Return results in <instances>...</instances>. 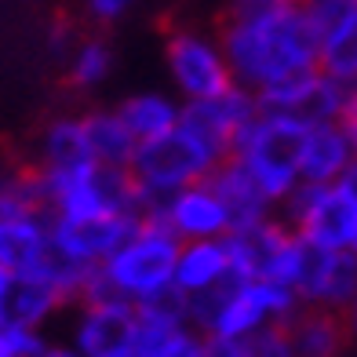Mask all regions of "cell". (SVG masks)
<instances>
[{"mask_svg":"<svg viewBox=\"0 0 357 357\" xmlns=\"http://www.w3.org/2000/svg\"><path fill=\"white\" fill-rule=\"evenodd\" d=\"M135 4H139V0H88V11L99 22H117L121 15H128Z\"/></svg>","mask_w":357,"mask_h":357,"instance_id":"f546056e","label":"cell"},{"mask_svg":"<svg viewBox=\"0 0 357 357\" xmlns=\"http://www.w3.org/2000/svg\"><path fill=\"white\" fill-rule=\"evenodd\" d=\"M230 263L237 278H255V281H278V284H296V273L303 263V237L291 234V226L273 222L270 215L237 226L226 234ZM296 291V288H291Z\"/></svg>","mask_w":357,"mask_h":357,"instance_id":"52a82bcc","label":"cell"},{"mask_svg":"<svg viewBox=\"0 0 357 357\" xmlns=\"http://www.w3.org/2000/svg\"><path fill=\"white\" fill-rule=\"evenodd\" d=\"M288 343L296 357H339L347 347V324L335 310H317V306H299L291 321L284 324Z\"/></svg>","mask_w":357,"mask_h":357,"instance_id":"44dd1931","label":"cell"},{"mask_svg":"<svg viewBox=\"0 0 357 357\" xmlns=\"http://www.w3.org/2000/svg\"><path fill=\"white\" fill-rule=\"evenodd\" d=\"M219 44L234 84L252 95L317 66V33L299 0H230Z\"/></svg>","mask_w":357,"mask_h":357,"instance_id":"6da1fadb","label":"cell"},{"mask_svg":"<svg viewBox=\"0 0 357 357\" xmlns=\"http://www.w3.org/2000/svg\"><path fill=\"white\" fill-rule=\"evenodd\" d=\"M339 186H343V190L350 193V197L357 201V160H354V165L343 172V178H339Z\"/></svg>","mask_w":357,"mask_h":357,"instance_id":"e575fe53","label":"cell"},{"mask_svg":"<svg viewBox=\"0 0 357 357\" xmlns=\"http://www.w3.org/2000/svg\"><path fill=\"white\" fill-rule=\"evenodd\" d=\"M219 160H226V157L215 153L201 135H193L183 121L168 128L165 135L139 142L132 160H128V175H132V183L139 190V212L150 201L165 197V193H172L178 186L208 178Z\"/></svg>","mask_w":357,"mask_h":357,"instance_id":"5b68a950","label":"cell"},{"mask_svg":"<svg viewBox=\"0 0 357 357\" xmlns=\"http://www.w3.org/2000/svg\"><path fill=\"white\" fill-rule=\"evenodd\" d=\"M175 252L178 241L153 219H139V226L113 248L99 266L91 270V281L84 299L91 296H113L124 303H146L172 288L175 273Z\"/></svg>","mask_w":357,"mask_h":357,"instance_id":"7a4b0ae2","label":"cell"},{"mask_svg":"<svg viewBox=\"0 0 357 357\" xmlns=\"http://www.w3.org/2000/svg\"><path fill=\"white\" fill-rule=\"evenodd\" d=\"M55 252L52 215L47 208L0 215V270L8 273H40Z\"/></svg>","mask_w":357,"mask_h":357,"instance_id":"2e32d148","label":"cell"},{"mask_svg":"<svg viewBox=\"0 0 357 357\" xmlns=\"http://www.w3.org/2000/svg\"><path fill=\"white\" fill-rule=\"evenodd\" d=\"M121 121L128 124V132H132L139 142L153 139V135H165L168 128L178 124L183 117V102H175L172 95L165 91H135L128 95V99L117 106Z\"/></svg>","mask_w":357,"mask_h":357,"instance_id":"603a6c76","label":"cell"},{"mask_svg":"<svg viewBox=\"0 0 357 357\" xmlns=\"http://www.w3.org/2000/svg\"><path fill=\"white\" fill-rule=\"evenodd\" d=\"M350 252L357 255V230H354V241H350Z\"/></svg>","mask_w":357,"mask_h":357,"instance_id":"8d00e7d4","label":"cell"},{"mask_svg":"<svg viewBox=\"0 0 357 357\" xmlns=\"http://www.w3.org/2000/svg\"><path fill=\"white\" fill-rule=\"evenodd\" d=\"M62 306L66 299L52 281L37 278V273H11L4 299H0V321L19 324V328H44Z\"/></svg>","mask_w":357,"mask_h":357,"instance_id":"d6986e66","label":"cell"},{"mask_svg":"<svg viewBox=\"0 0 357 357\" xmlns=\"http://www.w3.org/2000/svg\"><path fill=\"white\" fill-rule=\"evenodd\" d=\"M91 146L84 132V117H59L47 124L40 139V172H73L80 165H91Z\"/></svg>","mask_w":357,"mask_h":357,"instance_id":"7402d4cb","label":"cell"},{"mask_svg":"<svg viewBox=\"0 0 357 357\" xmlns=\"http://www.w3.org/2000/svg\"><path fill=\"white\" fill-rule=\"evenodd\" d=\"M291 288L303 306L339 314L357 296V255L350 248H317L303 241V263Z\"/></svg>","mask_w":357,"mask_h":357,"instance_id":"4fadbf2b","label":"cell"},{"mask_svg":"<svg viewBox=\"0 0 357 357\" xmlns=\"http://www.w3.org/2000/svg\"><path fill=\"white\" fill-rule=\"evenodd\" d=\"M139 219H142L139 212H99V215H80V219H52V241L66 259L95 270L135 230Z\"/></svg>","mask_w":357,"mask_h":357,"instance_id":"5bb4252c","label":"cell"},{"mask_svg":"<svg viewBox=\"0 0 357 357\" xmlns=\"http://www.w3.org/2000/svg\"><path fill=\"white\" fill-rule=\"evenodd\" d=\"M208 183L215 186V193H219V201H222V208H226V215H230L234 230H237V226H248V222L266 219L270 208H273V204L266 201V193L252 183V175L241 168L234 157L219 160L215 172L208 175Z\"/></svg>","mask_w":357,"mask_h":357,"instance_id":"ffe728a7","label":"cell"},{"mask_svg":"<svg viewBox=\"0 0 357 357\" xmlns=\"http://www.w3.org/2000/svg\"><path fill=\"white\" fill-rule=\"evenodd\" d=\"M135 335L139 310L132 303L113 296H91L73 321L70 343L84 357H135Z\"/></svg>","mask_w":357,"mask_h":357,"instance_id":"8fae6325","label":"cell"},{"mask_svg":"<svg viewBox=\"0 0 357 357\" xmlns=\"http://www.w3.org/2000/svg\"><path fill=\"white\" fill-rule=\"evenodd\" d=\"M317 70L339 84H357V8L317 33Z\"/></svg>","mask_w":357,"mask_h":357,"instance_id":"cb8c5ba5","label":"cell"},{"mask_svg":"<svg viewBox=\"0 0 357 357\" xmlns=\"http://www.w3.org/2000/svg\"><path fill=\"white\" fill-rule=\"evenodd\" d=\"M357 160V142L343 121L306 124L299 150V183H339Z\"/></svg>","mask_w":357,"mask_h":357,"instance_id":"ac0fdd59","label":"cell"},{"mask_svg":"<svg viewBox=\"0 0 357 357\" xmlns=\"http://www.w3.org/2000/svg\"><path fill=\"white\" fill-rule=\"evenodd\" d=\"M347 124V132L354 135V142H357V84H350L347 88V106H343V117H339Z\"/></svg>","mask_w":357,"mask_h":357,"instance_id":"1f68e13d","label":"cell"},{"mask_svg":"<svg viewBox=\"0 0 357 357\" xmlns=\"http://www.w3.org/2000/svg\"><path fill=\"white\" fill-rule=\"evenodd\" d=\"M259 113V102L248 88L241 84H230L222 88L219 95H208V99H193V102H183V121L193 135H201L215 153L230 157V146L234 139L241 135L252 117Z\"/></svg>","mask_w":357,"mask_h":357,"instance_id":"9a60e30c","label":"cell"},{"mask_svg":"<svg viewBox=\"0 0 357 357\" xmlns=\"http://www.w3.org/2000/svg\"><path fill=\"white\" fill-rule=\"evenodd\" d=\"M40 197L52 219H80L99 212H139V190L128 168H106L99 160L73 172H37ZM142 215V212H139Z\"/></svg>","mask_w":357,"mask_h":357,"instance_id":"8992f818","label":"cell"},{"mask_svg":"<svg viewBox=\"0 0 357 357\" xmlns=\"http://www.w3.org/2000/svg\"><path fill=\"white\" fill-rule=\"evenodd\" d=\"M84 132H88V146L91 157L106 168H128L139 139L128 132V124L121 121L117 109H95L84 117Z\"/></svg>","mask_w":357,"mask_h":357,"instance_id":"d4e9b609","label":"cell"},{"mask_svg":"<svg viewBox=\"0 0 357 357\" xmlns=\"http://www.w3.org/2000/svg\"><path fill=\"white\" fill-rule=\"evenodd\" d=\"M284 204L291 234L306 245L350 248L357 230V201L339 183H299Z\"/></svg>","mask_w":357,"mask_h":357,"instance_id":"ba28073f","label":"cell"},{"mask_svg":"<svg viewBox=\"0 0 357 357\" xmlns=\"http://www.w3.org/2000/svg\"><path fill=\"white\" fill-rule=\"evenodd\" d=\"M8 278H11V273H8V270H0V299H4V288H8Z\"/></svg>","mask_w":357,"mask_h":357,"instance_id":"d590c367","label":"cell"},{"mask_svg":"<svg viewBox=\"0 0 357 357\" xmlns=\"http://www.w3.org/2000/svg\"><path fill=\"white\" fill-rule=\"evenodd\" d=\"M142 219L160 222L168 234H175V241H208V237H226L234 230L230 215H226L219 193L208 178L150 201L142 208Z\"/></svg>","mask_w":357,"mask_h":357,"instance_id":"30bf717a","label":"cell"},{"mask_svg":"<svg viewBox=\"0 0 357 357\" xmlns=\"http://www.w3.org/2000/svg\"><path fill=\"white\" fill-rule=\"evenodd\" d=\"M339 317H343V324H347V335H357V296L339 310Z\"/></svg>","mask_w":357,"mask_h":357,"instance_id":"d6a6232c","label":"cell"},{"mask_svg":"<svg viewBox=\"0 0 357 357\" xmlns=\"http://www.w3.org/2000/svg\"><path fill=\"white\" fill-rule=\"evenodd\" d=\"M37 357H84V354H80L73 343H62V347H52V343H47Z\"/></svg>","mask_w":357,"mask_h":357,"instance_id":"836d02e7","label":"cell"},{"mask_svg":"<svg viewBox=\"0 0 357 357\" xmlns=\"http://www.w3.org/2000/svg\"><path fill=\"white\" fill-rule=\"evenodd\" d=\"M306 22L314 26V33H324L328 26H335L343 15H350L357 8V0H299Z\"/></svg>","mask_w":357,"mask_h":357,"instance_id":"f1b7e54d","label":"cell"},{"mask_svg":"<svg viewBox=\"0 0 357 357\" xmlns=\"http://www.w3.org/2000/svg\"><path fill=\"white\" fill-rule=\"evenodd\" d=\"M241 357H296V350L288 343L284 324H273V328H263L252 339H245L241 343Z\"/></svg>","mask_w":357,"mask_h":357,"instance_id":"83f0119b","label":"cell"},{"mask_svg":"<svg viewBox=\"0 0 357 357\" xmlns=\"http://www.w3.org/2000/svg\"><path fill=\"white\" fill-rule=\"evenodd\" d=\"M190 324L201 335H219L245 343L255 332L288 324L299 310V296L288 284L278 281H255V278H230L222 288L208 291L201 299H190Z\"/></svg>","mask_w":357,"mask_h":357,"instance_id":"3957f363","label":"cell"},{"mask_svg":"<svg viewBox=\"0 0 357 357\" xmlns=\"http://www.w3.org/2000/svg\"><path fill=\"white\" fill-rule=\"evenodd\" d=\"M259 109L270 113H284V117H296L303 124H324V121H339L347 106V84L332 80L328 73H321L317 66L284 77L278 84H270L255 95Z\"/></svg>","mask_w":357,"mask_h":357,"instance_id":"7c38bea8","label":"cell"},{"mask_svg":"<svg viewBox=\"0 0 357 357\" xmlns=\"http://www.w3.org/2000/svg\"><path fill=\"white\" fill-rule=\"evenodd\" d=\"M303 135H306L303 121L259 109L230 146V157L252 175V183L266 193L270 204L288 201L291 190L299 186Z\"/></svg>","mask_w":357,"mask_h":357,"instance_id":"277c9868","label":"cell"},{"mask_svg":"<svg viewBox=\"0 0 357 357\" xmlns=\"http://www.w3.org/2000/svg\"><path fill=\"white\" fill-rule=\"evenodd\" d=\"M40 328H19V324L0 321V357H37L44 350Z\"/></svg>","mask_w":357,"mask_h":357,"instance_id":"4316f807","label":"cell"},{"mask_svg":"<svg viewBox=\"0 0 357 357\" xmlns=\"http://www.w3.org/2000/svg\"><path fill=\"white\" fill-rule=\"evenodd\" d=\"M234 273L230 263V248H226V237H208V241H178L175 252V273H172V288L190 299H201L208 291L222 288Z\"/></svg>","mask_w":357,"mask_h":357,"instance_id":"e0dca14e","label":"cell"},{"mask_svg":"<svg viewBox=\"0 0 357 357\" xmlns=\"http://www.w3.org/2000/svg\"><path fill=\"white\" fill-rule=\"evenodd\" d=\"M165 66L183 102L208 99V95H219L222 88L234 84L219 37L201 33V29H175L165 44Z\"/></svg>","mask_w":357,"mask_h":357,"instance_id":"9c48e42d","label":"cell"},{"mask_svg":"<svg viewBox=\"0 0 357 357\" xmlns=\"http://www.w3.org/2000/svg\"><path fill=\"white\" fill-rule=\"evenodd\" d=\"M201 357H241V343H234V339H219V335H204Z\"/></svg>","mask_w":357,"mask_h":357,"instance_id":"4dcf8cb0","label":"cell"},{"mask_svg":"<svg viewBox=\"0 0 357 357\" xmlns=\"http://www.w3.org/2000/svg\"><path fill=\"white\" fill-rule=\"evenodd\" d=\"M113 70V52L106 40H80L70 55V80L77 88H99Z\"/></svg>","mask_w":357,"mask_h":357,"instance_id":"484cf974","label":"cell"}]
</instances>
